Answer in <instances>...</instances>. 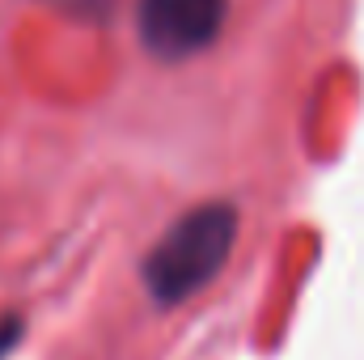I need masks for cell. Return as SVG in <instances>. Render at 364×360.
Wrapping results in <instances>:
<instances>
[{
  "mask_svg": "<svg viewBox=\"0 0 364 360\" xmlns=\"http://www.w3.org/2000/svg\"><path fill=\"white\" fill-rule=\"evenodd\" d=\"M237 242V212L229 203H199L178 216L144 259V284L157 305H182L208 288Z\"/></svg>",
  "mask_w": 364,
  "mask_h": 360,
  "instance_id": "6da1fadb",
  "label": "cell"
},
{
  "mask_svg": "<svg viewBox=\"0 0 364 360\" xmlns=\"http://www.w3.org/2000/svg\"><path fill=\"white\" fill-rule=\"evenodd\" d=\"M229 0H140V43L157 60H191L216 43Z\"/></svg>",
  "mask_w": 364,
  "mask_h": 360,
  "instance_id": "7a4b0ae2",
  "label": "cell"
},
{
  "mask_svg": "<svg viewBox=\"0 0 364 360\" xmlns=\"http://www.w3.org/2000/svg\"><path fill=\"white\" fill-rule=\"evenodd\" d=\"M21 318L17 314H0V360H9V352L21 344Z\"/></svg>",
  "mask_w": 364,
  "mask_h": 360,
  "instance_id": "3957f363",
  "label": "cell"
},
{
  "mask_svg": "<svg viewBox=\"0 0 364 360\" xmlns=\"http://www.w3.org/2000/svg\"><path fill=\"white\" fill-rule=\"evenodd\" d=\"M68 4H85V9H102L106 0H68Z\"/></svg>",
  "mask_w": 364,
  "mask_h": 360,
  "instance_id": "277c9868",
  "label": "cell"
}]
</instances>
